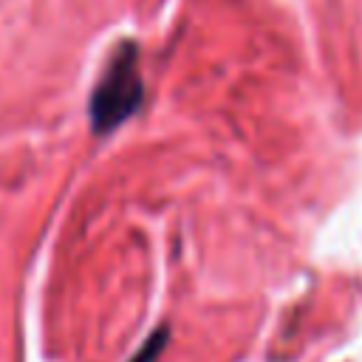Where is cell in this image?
Listing matches in <instances>:
<instances>
[{
	"instance_id": "6da1fadb",
	"label": "cell",
	"mask_w": 362,
	"mask_h": 362,
	"mask_svg": "<svg viewBox=\"0 0 362 362\" xmlns=\"http://www.w3.org/2000/svg\"><path fill=\"white\" fill-rule=\"evenodd\" d=\"M139 96H141V82H139L133 51L113 57L96 93H93V105H90L96 130L116 127L139 105Z\"/></svg>"
}]
</instances>
